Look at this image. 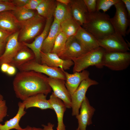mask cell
I'll use <instances>...</instances> for the list:
<instances>
[{
    "label": "cell",
    "mask_w": 130,
    "mask_h": 130,
    "mask_svg": "<svg viewBox=\"0 0 130 130\" xmlns=\"http://www.w3.org/2000/svg\"><path fill=\"white\" fill-rule=\"evenodd\" d=\"M48 78L44 74L33 71H20L17 74L13 81L16 97L23 101L38 93L47 95L52 90Z\"/></svg>",
    "instance_id": "6da1fadb"
},
{
    "label": "cell",
    "mask_w": 130,
    "mask_h": 130,
    "mask_svg": "<svg viewBox=\"0 0 130 130\" xmlns=\"http://www.w3.org/2000/svg\"><path fill=\"white\" fill-rule=\"evenodd\" d=\"M110 18L108 14L100 11L88 13L82 27L98 40L115 33Z\"/></svg>",
    "instance_id": "7a4b0ae2"
},
{
    "label": "cell",
    "mask_w": 130,
    "mask_h": 130,
    "mask_svg": "<svg viewBox=\"0 0 130 130\" xmlns=\"http://www.w3.org/2000/svg\"><path fill=\"white\" fill-rule=\"evenodd\" d=\"M105 51L103 48L99 47L72 60L74 63L73 72H81L90 66H95L99 69L103 68L102 59Z\"/></svg>",
    "instance_id": "3957f363"
},
{
    "label": "cell",
    "mask_w": 130,
    "mask_h": 130,
    "mask_svg": "<svg viewBox=\"0 0 130 130\" xmlns=\"http://www.w3.org/2000/svg\"><path fill=\"white\" fill-rule=\"evenodd\" d=\"M45 19L37 13L32 18L20 22L19 41L26 42L35 37L43 27Z\"/></svg>",
    "instance_id": "277c9868"
},
{
    "label": "cell",
    "mask_w": 130,
    "mask_h": 130,
    "mask_svg": "<svg viewBox=\"0 0 130 130\" xmlns=\"http://www.w3.org/2000/svg\"><path fill=\"white\" fill-rule=\"evenodd\" d=\"M103 66L114 71H121L127 68L130 64V53L105 51L102 59Z\"/></svg>",
    "instance_id": "5b68a950"
},
{
    "label": "cell",
    "mask_w": 130,
    "mask_h": 130,
    "mask_svg": "<svg viewBox=\"0 0 130 130\" xmlns=\"http://www.w3.org/2000/svg\"><path fill=\"white\" fill-rule=\"evenodd\" d=\"M116 11L110 21L115 32L123 37H125L127 30L130 24V18L123 3L121 0L114 5Z\"/></svg>",
    "instance_id": "8992f818"
},
{
    "label": "cell",
    "mask_w": 130,
    "mask_h": 130,
    "mask_svg": "<svg viewBox=\"0 0 130 130\" xmlns=\"http://www.w3.org/2000/svg\"><path fill=\"white\" fill-rule=\"evenodd\" d=\"M20 71H33L47 75L49 77L66 80L63 70L59 68L50 67L36 61L35 59L30 61L17 68Z\"/></svg>",
    "instance_id": "52a82bcc"
},
{
    "label": "cell",
    "mask_w": 130,
    "mask_h": 130,
    "mask_svg": "<svg viewBox=\"0 0 130 130\" xmlns=\"http://www.w3.org/2000/svg\"><path fill=\"white\" fill-rule=\"evenodd\" d=\"M100 47L108 52H127L129 46L123 37L115 32L98 40Z\"/></svg>",
    "instance_id": "ba28073f"
},
{
    "label": "cell",
    "mask_w": 130,
    "mask_h": 130,
    "mask_svg": "<svg viewBox=\"0 0 130 130\" xmlns=\"http://www.w3.org/2000/svg\"><path fill=\"white\" fill-rule=\"evenodd\" d=\"M98 84V82L89 78L81 83L78 87L71 96L72 114L77 116L79 113V110L81 104L86 98L87 91L90 86Z\"/></svg>",
    "instance_id": "9c48e42d"
},
{
    "label": "cell",
    "mask_w": 130,
    "mask_h": 130,
    "mask_svg": "<svg viewBox=\"0 0 130 130\" xmlns=\"http://www.w3.org/2000/svg\"><path fill=\"white\" fill-rule=\"evenodd\" d=\"M19 31L11 34L8 38L4 53L0 58V65L3 63L9 64L17 53L25 46L18 40Z\"/></svg>",
    "instance_id": "30bf717a"
},
{
    "label": "cell",
    "mask_w": 130,
    "mask_h": 130,
    "mask_svg": "<svg viewBox=\"0 0 130 130\" xmlns=\"http://www.w3.org/2000/svg\"><path fill=\"white\" fill-rule=\"evenodd\" d=\"M87 52L74 36H72L68 38L64 50L58 55L63 60H72L82 56Z\"/></svg>",
    "instance_id": "8fae6325"
},
{
    "label": "cell",
    "mask_w": 130,
    "mask_h": 130,
    "mask_svg": "<svg viewBox=\"0 0 130 130\" xmlns=\"http://www.w3.org/2000/svg\"><path fill=\"white\" fill-rule=\"evenodd\" d=\"M48 82L54 95L63 101L66 108H71V96L65 86V80L49 77Z\"/></svg>",
    "instance_id": "7c38bea8"
},
{
    "label": "cell",
    "mask_w": 130,
    "mask_h": 130,
    "mask_svg": "<svg viewBox=\"0 0 130 130\" xmlns=\"http://www.w3.org/2000/svg\"><path fill=\"white\" fill-rule=\"evenodd\" d=\"M53 20V18L46 20L44 29L41 33L35 38L31 43L23 42L24 44L33 52L35 56V60L41 64V52L44 41L46 38L50 30Z\"/></svg>",
    "instance_id": "4fadbf2b"
},
{
    "label": "cell",
    "mask_w": 130,
    "mask_h": 130,
    "mask_svg": "<svg viewBox=\"0 0 130 130\" xmlns=\"http://www.w3.org/2000/svg\"><path fill=\"white\" fill-rule=\"evenodd\" d=\"M40 57L41 64L52 67L59 68L64 70L69 69L74 65L72 60H63L55 53L41 52Z\"/></svg>",
    "instance_id": "5bb4252c"
},
{
    "label": "cell",
    "mask_w": 130,
    "mask_h": 130,
    "mask_svg": "<svg viewBox=\"0 0 130 130\" xmlns=\"http://www.w3.org/2000/svg\"><path fill=\"white\" fill-rule=\"evenodd\" d=\"M80 109V113L76 117L78 120V128L80 130H86L87 126L92 124V118L95 110L91 106L86 97L82 102Z\"/></svg>",
    "instance_id": "9a60e30c"
},
{
    "label": "cell",
    "mask_w": 130,
    "mask_h": 130,
    "mask_svg": "<svg viewBox=\"0 0 130 130\" xmlns=\"http://www.w3.org/2000/svg\"><path fill=\"white\" fill-rule=\"evenodd\" d=\"M66 77L65 86L71 96L77 90L81 82L89 78L90 72L84 70L80 72L70 74L64 71Z\"/></svg>",
    "instance_id": "2e32d148"
},
{
    "label": "cell",
    "mask_w": 130,
    "mask_h": 130,
    "mask_svg": "<svg viewBox=\"0 0 130 130\" xmlns=\"http://www.w3.org/2000/svg\"><path fill=\"white\" fill-rule=\"evenodd\" d=\"M20 22L11 11L0 12V28L12 34L19 31Z\"/></svg>",
    "instance_id": "e0dca14e"
},
{
    "label": "cell",
    "mask_w": 130,
    "mask_h": 130,
    "mask_svg": "<svg viewBox=\"0 0 130 130\" xmlns=\"http://www.w3.org/2000/svg\"><path fill=\"white\" fill-rule=\"evenodd\" d=\"M75 37L87 52L99 47L98 40L81 26Z\"/></svg>",
    "instance_id": "ac0fdd59"
},
{
    "label": "cell",
    "mask_w": 130,
    "mask_h": 130,
    "mask_svg": "<svg viewBox=\"0 0 130 130\" xmlns=\"http://www.w3.org/2000/svg\"><path fill=\"white\" fill-rule=\"evenodd\" d=\"M70 6L72 16L82 26L86 22L88 13L84 0H71Z\"/></svg>",
    "instance_id": "d6986e66"
},
{
    "label": "cell",
    "mask_w": 130,
    "mask_h": 130,
    "mask_svg": "<svg viewBox=\"0 0 130 130\" xmlns=\"http://www.w3.org/2000/svg\"><path fill=\"white\" fill-rule=\"evenodd\" d=\"M56 114L58 123L57 130H66L65 126L63 122L64 114L66 107L60 99L56 97L52 92L48 100Z\"/></svg>",
    "instance_id": "ffe728a7"
},
{
    "label": "cell",
    "mask_w": 130,
    "mask_h": 130,
    "mask_svg": "<svg viewBox=\"0 0 130 130\" xmlns=\"http://www.w3.org/2000/svg\"><path fill=\"white\" fill-rule=\"evenodd\" d=\"M61 31L60 23L54 19L49 33L43 43L41 52H51L58 35Z\"/></svg>",
    "instance_id": "44dd1931"
},
{
    "label": "cell",
    "mask_w": 130,
    "mask_h": 130,
    "mask_svg": "<svg viewBox=\"0 0 130 130\" xmlns=\"http://www.w3.org/2000/svg\"><path fill=\"white\" fill-rule=\"evenodd\" d=\"M47 95L43 93L37 94L28 97L23 101L25 109L35 107L42 110L47 109L53 110L48 100Z\"/></svg>",
    "instance_id": "7402d4cb"
},
{
    "label": "cell",
    "mask_w": 130,
    "mask_h": 130,
    "mask_svg": "<svg viewBox=\"0 0 130 130\" xmlns=\"http://www.w3.org/2000/svg\"><path fill=\"white\" fill-rule=\"evenodd\" d=\"M18 109L17 114L13 117L6 121L4 124H0V130H10L15 129L20 130L22 128L20 126L19 123L21 118L26 113L25 110V106L22 102L18 103Z\"/></svg>",
    "instance_id": "603a6c76"
},
{
    "label": "cell",
    "mask_w": 130,
    "mask_h": 130,
    "mask_svg": "<svg viewBox=\"0 0 130 130\" xmlns=\"http://www.w3.org/2000/svg\"><path fill=\"white\" fill-rule=\"evenodd\" d=\"M34 59L35 56L33 52L25 45L17 53L9 64L17 68Z\"/></svg>",
    "instance_id": "cb8c5ba5"
},
{
    "label": "cell",
    "mask_w": 130,
    "mask_h": 130,
    "mask_svg": "<svg viewBox=\"0 0 130 130\" xmlns=\"http://www.w3.org/2000/svg\"><path fill=\"white\" fill-rule=\"evenodd\" d=\"M57 2L54 0H42L36 10L37 13L46 20L53 18Z\"/></svg>",
    "instance_id": "d4e9b609"
},
{
    "label": "cell",
    "mask_w": 130,
    "mask_h": 130,
    "mask_svg": "<svg viewBox=\"0 0 130 130\" xmlns=\"http://www.w3.org/2000/svg\"><path fill=\"white\" fill-rule=\"evenodd\" d=\"M61 31L68 38L75 36L81 26L72 16L60 23Z\"/></svg>",
    "instance_id": "484cf974"
},
{
    "label": "cell",
    "mask_w": 130,
    "mask_h": 130,
    "mask_svg": "<svg viewBox=\"0 0 130 130\" xmlns=\"http://www.w3.org/2000/svg\"><path fill=\"white\" fill-rule=\"evenodd\" d=\"M54 19L60 23L72 16L70 4L66 5L57 2Z\"/></svg>",
    "instance_id": "4316f807"
},
{
    "label": "cell",
    "mask_w": 130,
    "mask_h": 130,
    "mask_svg": "<svg viewBox=\"0 0 130 130\" xmlns=\"http://www.w3.org/2000/svg\"><path fill=\"white\" fill-rule=\"evenodd\" d=\"M11 11L17 20L20 22L29 20L37 13L33 10L27 9L23 7H16L15 10Z\"/></svg>",
    "instance_id": "83f0119b"
},
{
    "label": "cell",
    "mask_w": 130,
    "mask_h": 130,
    "mask_svg": "<svg viewBox=\"0 0 130 130\" xmlns=\"http://www.w3.org/2000/svg\"><path fill=\"white\" fill-rule=\"evenodd\" d=\"M68 38L61 31L56 39L51 52L56 53L58 55L61 53L64 49Z\"/></svg>",
    "instance_id": "f1b7e54d"
},
{
    "label": "cell",
    "mask_w": 130,
    "mask_h": 130,
    "mask_svg": "<svg viewBox=\"0 0 130 130\" xmlns=\"http://www.w3.org/2000/svg\"><path fill=\"white\" fill-rule=\"evenodd\" d=\"M120 0H97V11L103 10L105 12Z\"/></svg>",
    "instance_id": "f546056e"
},
{
    "label": "cell",
    "mask_w": 130,
    "mask_h": 130,
    "mask_svg": "<svg viewBox=\"0 0 130 130\" xmlns=\"http://www.w3.org/2000/svg\"><path fill=\"white\" fill-rule=\"evenodd\" d=\"M16 7L10 0H0V12L6 11H13Z\"/></svg>",
    "instance_id": "4dcf8cb0"
},
{
    "label": "cell",
    "mask_w": 130,
    "mask_h": 130,
    "mask_svg": "<svg viewBox=\"0 0 130 130\" xmlns=\"http://www.w3.org/2000/svg\"><path fill=\"white\" fill-rule=\"evenodd\" d=\"M89 13L97 11V0H84Z\"/></svg>",
    "instance_id": "1f68e13d"
},
{
    "label": "cell",
    "mask_w": 130,
    "mask_h": 130,
    "mask_svg": "<svg viewBox=\"0 0 130 130\" xmlns=\"http://www.w3.org/2000/svg\"><path fill=\"white\" fill-rule=\"evenodd\" d=\"M7 112L6 101L3 99L0 101V123L3 121L4 118L7 115Z\"/></svg>",
    "instance_id": "d6a6232c"
},
{
    "label": "cell",
    "mask_w": 130,
    "mask_h": 130,
    "mask_svg": "<svg viewBox=\"0 0 130 130\" xmlns=\"http://www.w3.org/2000/svg\"><path fill=\"white\" fill-rule=\"evenodd\" d=\"M42 0H29L26 4L23 7L28 9L36 10Z\"/></svg>",
    "instance_id": "836d02e7"
},
{
    "label": "cell",
    "mask_w": 130,
    "mask_h": 130,
    "mask_svg": "<svg viewBox=\"0 0 130 130\" xmlns=\"http://www.w3.org/2000/svg\"><path fill=\"white\" fill-rule=\"evenodd\" d=\"M12 34L0 28V42L6 41Z\"/></svg>",
    "instance_id": "e575fe53"
},
{
    "label": "cell",
    "mask_w": 130,
    "mask_h": 130,
    "mask_svg": "<svg viewBox=\"0 0 130 130\" xmlns=\"http://www.w3.org/2000/svg\"><path fill=\"white\" fill-rule=\"evenodd\" d=\"M11 2L16 7L24 6L29 0H10Z\"/></svg>",
    "instance_id": "d590c367"
},
{
    "label": "cell",
    "mask_w": 130,
    "mask_h": 130,
    "mask_svg": "<svg viewBox=\"0 0 130 130\" xmlns=\"http://www.w3.org/2000/svg\"><path fill=\"white\" fill-rule=\"evenodd\" d=\"M16 72V67L10 65L6 73L8 75L12 76L15 74Z\"/></svg>",
    "instance_id": "8d00e7d4"
},
{
    "label": "cell",
    "mask_w": 130,
    "mask_h": 130,
    "mask_svg": "<svg viewBox=\"0 0 130 130\" xmlns=\"http://www.w3.org/2000/svg\"><path fill=\"white\" fill-rule=\"evenodd\" d=\"M121 1L124 4L128 17L130 19V0H121Z\"/></svg>",
    "instance_id": "74e56055"
},
{
    "label": "cell",
    "mask_w": 130,
    "mask_h": 130,
    "mask_svg": "<svg viewBox=\"0 0 130 130\" xmlns=\"http://www.w3.org/2000/svg\"><path fill=\"white\" fill-rule=\"evenodd\" d=\"M10 64L7 63H3L0 65V70L2 72L6 73Z\"/></svg>",
    "instance_id": "f35d334b"
},
{
    "label": "cell",
    "mask_w": 130,
    "mask_h": 130,
    "mask_svg": "<svg viewBox=\"0 0 130 130\" xmlns=\"http://www.w3.org/2000/svg\"><path fill=\"white\" fill-rule=\"evenodd\" d=\"M6 41L0 42V58L2 56L4 52Z\"/></svg>",
    "instance_id": "ab89813d"
},
{
    "label": "cell",
    "mask_w": 130,
    "mask_h": 130,
    "mask_svg": "<svg viewBox=\"0 0 130 130\" xmlns=\"http://www.w3.org/2000/svg\"><path fill=\"white\" fill-rule=\"evenodd\" d=\"M42 126L43 127L44 130H54L53 128L54 125L50 123H48L47 125L42 124Z\"/></svg>",
    "instance_id": "60d3db41"
},
{
    "label": "cell",
    "mask_w": 130,
    "mask_h": 130,
    "mask_svg": "<svg viewBox=\"0 0 130 130\" xmlns=\"http://www.w3.org/2000/svg\"><path fill=\"white\" fill-rule=\"evenodd\" d=\"M20 130H44L43 129L40 128H37L34 127H31L27 126L24 128H22Z\"/></svg>",
    "instance_id": "b9f144b4"
},
{
    "label": "cell",
    "mask_w": 130,
    "mask_h": 130,
    "mask_svg": "<svg viewBox=\"0 0 130 130\" xmlns=\"http://www.w3.org/2000/svg\"><path fill=\"white\" fill-rule=\"evenodd\" d=\"M56 1L63 4L68 5L70 4L71 0H57Z\"/></svg>",
    "instance_id": "7bdbcfd3"
},
{
    "label": "cell",
    "mask_w": 130,
    "mask_h": 130,
    "mask_svg": "<svg viewBox=\"0 0 130 130\" xmlns=\"http://www.w3.org/2000/svg\"><path fill=\"white\" fill-rule=\"evenodd\" d=\"M4 99L3 96L0 94V101Z\"/></svg>",
    "instance_id": "ee69618b"
},
{
    "label": "cell",
    "mask_w": 130,
    "mask_h": 130,
    "mask_svg": "<svg viewBox=\"0 0 130 130\" xmlns=\"http://www.w3.org/2000/svg\"><path fill=\"white\" fill-rule=\"evenodd\" d=\"M76 130H80L79 129H78V128L76 129Z\"/></svg>",
    "instance_id": "f6af8a7d"
}]
</instances>
